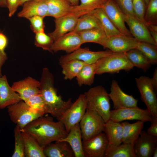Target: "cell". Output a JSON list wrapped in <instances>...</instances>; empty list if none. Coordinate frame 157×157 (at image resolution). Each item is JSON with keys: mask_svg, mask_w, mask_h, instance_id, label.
I'll use <instances>...</instances> for the list:
<instances>
[{"mask_svg": "<svg viewBox=\"0 0 157 157\" xmlns=\"http://www.w3.org/2000/svg\"><path fill=\"white\" fill-rule=\"evenodd\" d=\"M43 116L30 122L21 131L31 135L44 148L65 138L68 133L61 122H55L51 117Z\"/></svg>", "mask_w": 157, "mask_h": 157, "instance_id": "6da1fadb", "label": "cell"}, {"mask_svg": "<svg viewBox=\"0 0 157 157\" xmlns=\"http://www.w3.org/2000/svg\"><path fill=\"white\" fill-rule=\"evenodd\" d=\"M54 78L48 69L44 68L40 81V89L46 105L47 113L50 114L58 120L72 103L71 99L64 101L58 95L54 86Z\"/></svg>", "mask_w": 157, "mask_h": 157, "instance_id": "7a4b0ae2", "label": "cell"}, {"mask_svg": "<svg viewBox=\"0 0 157 157\" xmlns=\"http://www.w3.org/2000/svg\"><path fill=\"white\" fill-rule=\"evenodd\" d=\"M86 109L99 115L106 122L110 119V99L106 89L101 85L90 88L84 94Z\"/></svg>", "mask_w": 157, "mask_h": 157, "instance_id": "3957f363", "label": "cell"}, {"mask_svg": "<svg viewBox=\"0 0 157 157\" xmlns=\"http://www.w3.org/2000/svg\"><path fill=\"white\" fill-rule=\"evenodd\" d=\"M96 74L114 73L124 70L129 71L134 66L127 57L125 53H114L98 60L95 63Z\"/></svg>", "mask_w": 157, "mask_h": 157, "instance_id": "277c9868", "label": "cell"}, {"mask_svg": "<svg viewBox=\"0 0 157 157\" xmlns=\"http://www.w3.org/2000/svg\"><path fill=\"white\" fill-rule=\"evenodd\" d=\"M105 123L97 113L86 109L79 123L83 140L90 139L103 132Z\"/></svg>", "mask_w": 157, "mask_h": 157, "instance_id": "5b68a950", "label": "cell"}, {"mask_svg": "<svg viewBox=\"0 0 157 157\" xmlns=\"http://www.w3.org/2000/svg\"><path fill=\"white\" fill-rule=\"evenodd\" d=\"M135 79L142 100L151 115L157 117V98L151 78L141 76Z\"/></svg>", "mask_w": 157, "mask_h": 157, "instance_id": "8992f818", "label": "cell"}, {"mask_svg": "<svg viewBox=\"0 0 157 157\" xmlns=\"http://www.w3.org/2000/svg\"><path fill=\"white\" fill-rule=\"evenodd\" d=\"M86 110L85 96L84 94H81L58 121L62 122L68 133L74 126L79 123Z\"/></svg>", "mask_w": 157, "mask_h": 157, "instance_id": "52a82bcc", "label": "cell"}, {"mask_svg": "<svg viewBox=\"0 0 157 157\" xmlns=\"http://www.w3.org/2000/svg\"><path fill=\"white\" fill-rule=\"evenodd\" d=\"M7 108L10 119L18 125L21 130L33 120L42 116L32 112L29 106L22 100Z\"/></svg>", "mask_w": 157, "mask_h": 157, "instance_id": "ba28073f", "label": "cell"}, {"mask_svg": "<svg viewBox=\"0 0 157 157\" xmlns=\"http://www.w3.org/2000/svg\"><path fill=\"white\" fill-rule=\"evenodd\" d=\"M152 116L147 108L142 109L136 106L111 110L110 119L119 122L134 120L145 122H150Z\"/></svg>", "mask_w": 157, "mask_h": 157, "instance_id": "9c48e42d", "label": "cell"}, {"mask_svg": "<svg viewBox=\"0 0 157 157\" xmlns=\"http://www.w3.org/2000/svg\"><path fill=\"white\" fill-rule=\"evenodd\" d=\"M113 53L110 50L94 51L90 50L88 47L80 48L71 53L62 56L59 59V63L60 64L76 59L83 61L87 64H92L96 63L99 59Z\"/></svg>", "mask_w": 157, "mask_h": 157, "instance_id": "30bf717a", "label": "cell"}, {"mask_svg": "<svg viewBox=\"0 0 157 157\" xmlns=\"http://www.w3.org/2000/svg\"><path fill=\"white\" fill-rule=\"evenodd\" d=\"M108 144L107 138L103 132L92 138L83 140L84 157H104Z\"/></svg>", "mask_w": 157, "mask_h": 157, "instance_id": "8fae6325", "label": "cell"}, {"mask_svg": "<svg viewBox=\"0 0 157 157\" xmlns=\"http://www.w3.org/2000/svg\"><path fill=\"white\" fill-rule=\"evenodd\" d=\"M124 21L128 25L132 35L138 41L144 42L157 46L147 25L135 17L123 14Z\"/></svg>", "mask_w": 157, "mask_h": 157, "instance_id": "7c38bea8", "label": "cell"}, {"mask_svg": "<svg viewBox=\"0 0 157 157\" xmlns=\"http://www.w3.org/2000/svg\"><path fill=\"white\" fill-rule=\"evenodd\" d=\"M109 96L113 101L115 110L137 106L138 100L124 92L115 80L112 81Z\"/></svg>", "mask_w": 157, "mask_h": 157, "instance_id": "4fadbf2b", "label": "cell"}, {"mask_svg": "<svg viewBox=\"0 0 157 157\" xmlns=\"http://www.w3.org/2000/svg\"><path fill=\"white\" fill-rule=\"evenodd\" d=\"M82 40L77 33L69 32L54 41L51 47L53 52L63 51L71 53L81 48L83 44Z\"/></svg>", "mask_w": 157, "mask_h": 157, "instance_id": "5bb4252c", "label": "cell"}, {"mask_svg": "<svg viewBox=\"0 0 157 157\" xmlns=\"http://www.w3.org/2000/svg\"><path fill=\"white\" fill-rule=\"evenodd\" d=\"M157 146V136L142 131L134 143L133 149L136 157H151Z\"/></svg>", "mask_w": 157, "mask_h": 157, "instance_id": "9a60e30c", "label": "cell"}, {"mask_svg": "<svg viewBox=\"0 0 157 157\" xmlns=\"http://www.w3.org/2000/svg\"><path fill=\"white\" fill-rule=\"evenodd\" d=\"M80 17L73 13L55 19V29L48 34L54 41L63 35L72 31L75 28Z\"/></svg>", "mask_w": 157, "mask_h": 157, "instance_id": "2e32d148", "label": "cell"}, {"mask_svg": "<svg viewBox=\"0 0 157 157\" xmlns=\"http://www.w3.org/2000/svg\"><path fill=\"white\" fill-rule=\"evenodd\" d=\"M138 42L132 36L124 35H115L108 38L104 48L114 53H125L136 49Z\"/></svg>", "mask_w": 157, "mask_h": 157, "instance_id": "e0dca14e", "label": "cell"}, {"mask_svg": "<svg viewBox=\"0 0 157 157\" xmlns=\"http://www.w3.org/2000/svg\"><path fill=\"white\" fill-rule=\"evenodd\" d=\"M40 83L31 76L13 83L12 87L19 95L22 100L25 101L31 96L40 93Z\"/></svg>", "mask_w": 157, "mask_h": 157, "instance_id": "ac0fdd59", "label": "cell"}, {"mask_svg": "<svg viewBox=\"0 0 157 157\" xmlns=\"http://www.w3.org/2000/svg\"><path fill=\"white\" fill-rule=\"evenodd\" d=\"M103 8L112 23L122 33L132 36L130 31L126 26L123 13L114 0H108Z\"/></svg>", "mask_w": 157, "mask_h": 157, "instance_id": "d6986e66", "label": "cell"}, {"mask_svg": "<svg viewBox=\"0 0 157 157\" xmlns=\"http://www.w3.org/2000/svg\"><path fill=\"white\" fill-rule=\"evenodd\" d=\"M22 9L18 13L19 17L28 19L38 15L44 18L47 16V7L46 0H31L24 3Z\"/></svg>", "mask_w": 157, "mask_h": 157, "instance_id": "ffe728a7", "label": "cell"}, {"mask_svg": "<svg viewBox=\"0 0 157 157\" xmlns=\"http://www.w3.org/2000/svg\"><path fill=\"white\" fill-rule=\"evenodd\" d=\"M22 100L18 94L10 87L5 75L0 77V109H3L8 106Z\"/></svg>", "mask_w": 157, "mask_h": 157, "instance_id": "44dd1931", "label": "cell"}, {"mask_svg": "<svg viewBox=\"0 0 157 157\" xmlns=\"http://www.w3.org/2000/svg\"><path fill=\"white\" fill-rule=\"evenodd\" d=\"M82 136L79 123L74 126L65 138L57 142L65 141L71 147L75 157H84L82 147Z\"/></svg>", "mask_w": 157, "mask_h": 157, "instance_id": "7402d4cb", "label": "cell"}, {"mask_svg": "<svg viewBox=\"0 0 157 157\" xmlns=\"http://www.w3.org/2000/svg\"><path fill=\"white\" fill-rule=\"evenodd\" d=\"M103 132L109 144L118 145L122 143L123 129L121 122L110 119L105 122Z\"/></svg>", "mask_w": 157, "mask_h": 157, "instance_id": "603a6c76", "label": "cell"}, {"mask_svg": "<svg viewBox=\"0 0 157 157\" xmlns=\"http://www.w3.org/2000/svg\"><path fill=\"white\" fill-rule=\"evenodd\" d=\"M45 157H73L74 153L69 144L65 141L51 143L43 148Z\"/></svg>", "mask_w": 157, "mask_h": 157, "instance_id": "cb8c5ba5", "label": "cell"}, {"mask_svg": "<svg viewBox=\"0 0 157 157\" xmlns=\"http://www.w3.org/2000/svg\"><path fill=\"white\" fill-rule=\"evenodd\" d=\"M144 122L139 120L133 123L127 121L122 122L123 129L122 143L134 144L143 129Z\"/></svg>", "mask_w": 157, "mask_h": 157, "instance_id": "d4e9b609", "label": "cell"}, {"mask_svg": "<svg viewBox=\"0 0 157 157\" xmlns=\"http://www.w3.org/2000/svg\"><path fill=\"white\" fill-rule=\"evenodd\" d=\"M47 7V16L55 19L69 13L72 6L68 0H46Z\"/></svg>", "mask_w": 157, "mask_h": 157, "instance_id": "484cf974", "label": "cell"}, {"mask_svg": "<svg viewBox=\"0 0 157 157\" xmlns=\"http://www.w3.org/2000/svg\"><path fill=\"white\" fill-rule=\"evenodd\" d=\"M21 131L24 143L25 157H46L43 148L31 135Z\"/></svg>", "mask_w": 157, "mask_h": 157, "instance_id": "4316f807", "label": "cell"}, {"mask_svg": "<svg viewBox=\"0 0 157 157\" xmlns=\"http://www.w3.org/2000/svg\"><path fill=\"white\" fill-rule=\"evenodd\" d=\"M80 36L83 44L93 42L105 47L108 37L103 29L95 28L77 33Z\"/></svg>", "mask_w": 157, "mask_h": 157, "instance_id": "83f0119b", "label": "cell"}, {"mask_svg": "<svg viewBox=\"0 0 157 157\" xmlns=\"http://www.w3.org/2000/svg\"><path fill=\"white\" fill-rule=\"evenodd\" d=\"M108 0H80L76 6H71L69 13H73L80 17L96 9L103 8Z\"/></svg>", "mask_w": 157, "mask_h": 157, "instance_id": "f1b7e54d", "label": "cell"}, {"mask_svg": "<svg viewBox=\"0 0 157 157\" xmlns=\"http://www.w3.org/2000/svg\"><path fill=\"white\" fill-rule=\"evenodd\" d=\"M133 145L124 143L118 145L108 143L104 157H136Z\"/></svg>", "mask_w": 157, "mask_h": 157, "instance_id": "f546056e", "label": "cell"}, {"mask_svg": "<svg viewBox=\"0 0 157 157\" xmlns=\"http://www.w3.org/2000/svg\"><path fill=\"white\" fill-rule=\"evenodd\" d=\"M90 13L94 15L98 19L102 29L108 38L115 35H124L115 26L103 8L96 9Z\"/></svg>", "mask_w": 157, "mask_h": 157, "instance_id": "4dcf8cb0", "label": "cell"}, {"mask_svg": "<svg viewBox=\"0 0 157 157\" xmlns=\"http://www.w3.org/2000/svg\"><path fill=\"white\" fill-rule=\"evenodd\" d=\"M95 28H102L98 19L93 15L89 13L79 17L76 26L72 32L78 33Z\"/></svg>", "mask_w": 157, "mask_h": 157, "instance_id": "1f68e13d", "label": "cell"}, {"mask_svg": "<svg viewBox=\"0 0 157 157\" xmlns=\"http://www.w3.org/2000/svg\"><path fill=\"white\" fill-rule=\"evenodd\" d=\"M87 64L78 60H72L60 65L65 79L71 80L76 77L82 68Z\"/></svg>", "mask_w": 157, "mask_h": 157, "instance_id": "d6a6232c", "label": "cell"}, {"mask_svg": "<svg viewBox=\"0 0 157 157\" xmlns=\"http://www.w3.org/2000/svg\"><path fill=\"white\" fill-rule=\"evenodd\" d=\"M125 54L134 67L141 69L144 72L147 71L151 65L149 60L137 49L131 50Z\"/></svg>", "mask_w": 157, "mask_h": 157, "instance_id": "836d02e7", "label": "cell"}, {"mask_svg": "<svg viewBox=\"0 0 157 157\" xmlns=\"http://www.w3.org/2000/svg\"><path fill=\"white\" fill-rule=\"evenodd\" d=\"M95 63L85 64L76 76V79L79 86L83 85L90 86L93 84L96 74Z\"/></svg>", "mask_w": 157, "mask_h": 157, "instance_id": "e575fe53", "label": "cell"}, {"mask_svg": "<svg viewBox=\"0 0 157 157\" xmlns=\"http://www.w3.org/2000/svg\"><path fill=\"white\" fill-rule=\"evenodd\" d=\"M24 102L32 112L42 116L47 113L46 105L40 93L31 96Z\"/></svg>", "mask_w": 157, "mask_h": 157, "instance_id": "d590c367", "label": "cell"}, {"mask_svg": "<svg viewBox=\"0 0 157 157\" xmlns=\"http://www.w3.org/2000/svg\"><path fill=\"white\" fill-rule=\"evenodd\" d=\"M136 49L141 51L150 61L151 65L157 63V46L138 42Z\"/></svg>", "mask_w": 157, "mask_h": 157, "instance_id": "8d00e7d4", "label": "cell"}, {"mask_svg": "<svg viewBox=\"0 0 157 157\" xmlns=\"http://www.w3.org/2000/svg\"><path fill=\"white\" fill-rule=\"evenodd\" d=\"M15 146L14 153L12 157H25L24 143L21 129L16 125L14 129Z\"/></svg>", "mask_w": 157, "mask_h": 157, "instance_id": "74e56055", "label": "cell"}, {"mask_svg": "<svg viewBox=\"0 0 157 157\" xmlns=\"http://www.w3.org/2000/svg\"><path fill=\"white\" fill-rule=\"evenodd\" d=\"M54 42L52 38L44 32L35 33V44L37 47L53 53L51 48Z\"/></svg>", "mask_w": 157, "mask_h": 157, "instance_id": "f35d334b", "label": "cell"}, {"mask_svg": "<svg viewBox=\"0 0 157 157\" xmlns=\"http://www.w3.org/2000/svg\"><path fill=\"white\" fill-rule=\"evenodd\" d=\"M144 19L147 26L157 24V0H149L147 6Z\"/></svg>", "mask_w": 157, "mask_h": 157, "instance_id": "ab89813d", "label": "cell"}, {"mask_svg": "<svg viewBox=\"0 0 157 157\" xmlns=\"http://www.w3.org/2000/svg\"><path fill=\"white\" fill-rule=\"evenodd\" d=\"M132 2L135 17L145 24L144 18L147 5L145 0H132Z\"/></svg>", "mask_w": 157, "mask_h": 157, "instance_id": "60d3db41", "label": "cell"}, {"mask_svg": "<svg viewBox=\"0 0 157 157\" xmlns=\"http://www.w3.org/2000/svg\"><path fill=\"white\" fill-rule=\"evenodd\" d=\"M44 17L40 16H34L27 19L30 22V27L32 31L35 33L44 32Z\"/></svg>", "mask_w": 157, "mask_h": 157, "instance_id": "b9f144b4", "label": "cell"}, {"mask_svg": "<svg viewBox=\"0 0 157 157\" xmlns=\"http://www.w3.org/2000/svg\"><path fill=\"white\" fill-rule=\"evenodd\" d=\"M114 0L123 14L135 17L132 0Z\"/></svg>", "mask_w": 157, "mask_h": 157, "instance_id": "7bdbcfd3", "label": "cell"}, {"mask_svg": "<svg viewBox=\"0 0 157 157\" xmlns=\"http://www.w3.org/2000/svg\"><path fill=\"white\" fill-rule=\"evenodd\" d=\"M20 0H6L7 7L9 10L8 16L11 17L16 11L19 6Z\"/></svg>", "mask_w": 157, "mask_h": 157, "instance_id": "ee69618b", "label": "cell"}, {"mask_svg": "<svg viewBox=\"0 0 157 157\" xmlns=\"http://www.w3.org/2000/svg\"><path fill=\"white\" fill-rule=\"evenodd\" d=\"M150 122L151 125L147 132L149 134L157 136V117L152 116Z\"/></svg>", "mask_w": 157, "mask_h": 157, "instance_id": "f6af8a7d", "label": "cell"}, {"mask_svg": "<svg viewBox=\"0 0 157 157\" xmlns=\"http://www.w3.org/2000/svg\"><path fill=\"white\" fill-rule=\"evenodd\" d=\"M8 43V40L6 35L0 32V50L4 52Z\"/></svg>", "mask_w": 157, "mask_h": 157, "instance_id": "bcb514c9", "label": "cell"}, {"mask_svg": "<svg viewBox=\"0 0 157 157\" xmlns=\"http://www.w3.org/2000/svg\"><path fill=\"white\" fill-rule=\"evenodd\" d=\"M7 59V57L5 52L0 50V77L2 76L1 68Z\"/></svg>", "mask_w": 157, "mask_h": 157, "instance_id": "7dc6e473", "label": "cell"}, {"mask_svg": "<svg viewBox=\"0 0 157 157\" xmlns=\"http://www.w3.org/2000/svg\"><path fill=\"white\" fill-rule=\"evenodd\" d=\"M151 79L155 91L157 90V68L155 69L153 77Z\"/></svg>", "mask_w": 157, "mask_h": 157, "instance_id": "c3c4849f", "label": "cell"}, {"mask_svg": "<svg viewBox=\"0 0 157 157\" xmlns=\"http://www.w3.org/2000/svg\"><path fill=\"white\" fill-rule=\"evenodd\" d=\"M148 29L153 39L156 43L157 44V32L150 29Z\"/></svg>", "mask_w": 157, "mask_h": 157, "instance_id": "681fc988", "label": "cell"}, {"mask_svg": "<svg viewBox=\"0 0 157 157\" xmlns=\"http://www.w3.org/2000/svg\"><path fill=\"white\" fill-rule=\"evenodd\" d=\"M72 6H76L79 4V0H68Z\"/></svg>", "mask_w": 157, "mask_h": 157, "instance_id": "f907efd6", "label": "cell"}, {"mask_svg": "<svg viewBox=\"0 0 157 157\" xmlns=\"http://www.w3.org/2000/svg\"><path fill=\"white\" fill-rule=\"evenodd\" d=\"M0 7H7L6 0H0Z\"/></svg>", "mask_w": 157, "mask_h": 157, "instance_id": "816d5d0a", "label": "cell"}, {"mask_svg": "<svg viewBox=\"0 0 157 157\" xmlns=\"http://www.w3.org/2000/svg\"><path fill=\"white\" fill-rule=\"evenodd\" d=\"M152 157H157V146L153 150Z\"/></svg>", "mask_w": 157, "mask_h": 157, "instance_id": "f5cc1de1", "label": "cell"}, {"mask_svg": "<svg viewBox=\"0 0 157 157\" xmlns=\"http://www.w3.org/2000/svg\"><path fill=\"white\" fill-rule=\"evenodd\" d=\"M31 0H20L19 2V6L22 5L25 2Z\"/></svg>", "mask_w": 157, "mask_h": 157, "instance_id": "db71d44e", "label": "cell"}, {"mask_svg": "<svg viewBox=\"0 0 157 157\" xmlns=\"http://www.w3.org/2000/svg\"><path fill=\"white\" fill-rule=\"evenodd\" d=\"M144 0L145 1L146 5L147 6L149 2V0Z\"/></svg>", "mask_w": 157, "mask_h": 157, "instance_id": "11a10c76", "label": "cell"}]
</instances>
